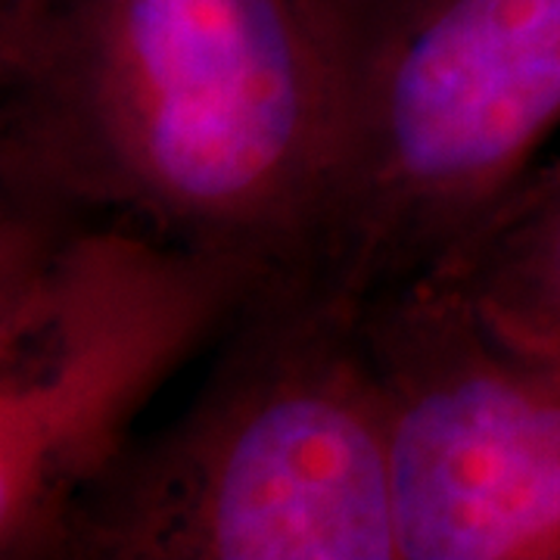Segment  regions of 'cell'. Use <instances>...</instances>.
I'll return each instance as SVG.
<instances>
[{
  "label": "cell",
  "mask_w": 560,
  "mask_h": 560,
  "mask_svg": "<svg viewBox=\"0 0 560 560\" xmlns=\"http://www.w3.org/2000/svg\"><path fill=\"white\" fill-rule=\"evenodd\" d=\"M268 280L109 221L3 197L0 555L54 558L131 418Z\"/></svg>",
  "instance_id": "277c9868"
},
{
  "label": "cell",
  "mask_w": 560,
  "mask_h": 560,
  "mask_svg": "<svg viewBox=\"0 0 560 560\" xmlns=\"http://www.w3.org/2000/svg\"><path fill=\"white\" fill-rule=\"evenodd\" d=\"M427 278L560 361V156L536 165Z\"/></svg>",
  "instance_id": "8992f818"
},
{
  "label": "cell",
  "mask_w": 560,
  "mask_h": 560,
  "mask_svg": "<svg viewBox=\"0 0 560 560\" xmlns=\"http://www.w3.org/2000/svg\"><path fill=\"white\" fill-rule=\"evenodd\" d=\"M399 560H560V361L436 280L361 302Z\"/></svg>",
  "instance_id": "5b68a950"
},
{
  "label": "cell",
  "mask_w": 560,
  "mask_h": 560,
  "mask_svg": "<svg viewBox=\"0 0 560 560\" xmlns=\"http://www.w3.org/2000/svg\"><path fill=\"white\" fill-rule=\"evenodd\" d=\"M377 0H324V7L330 10V16L337 20V25H342L346 20H352L355 13H361L364 7H371Z\"/></svg>",
  "instance_id": "52a82bcc"
},
{
  "label": "cell",
  "mask_w": 560,
  "mask_h": 560,
  "mask_svg": "<svg viewBox=\"0 0 560 560\" xmlns=\"http://www.w3.org/2000/svg\"><path fill=\"white\" fill-rule=\"evenodd\" d=\"M54 558L399 560L361 302L315 275L261 287L184 415L72 499Z\"/></svg>",
  "instance_id": "7a4b0ae2"
},
{
  "label": "cell",
  "mask_w": 560,
  "mask_h": 560,
  "mask_svg": "<svg viewBox=\"0 0 560 560\" xmlns=\"http://www.w3.org/2000/svg\"><path fill=\"white\" fill-rule=\"evenodd\" d=\"M3 197L312 278L346 101L324 0H0Z\"/></svg>",
  "instance_id": "6da1fadb"
},
{
  "label": "cell",
  "mask_w": 560,
  "mask_h": 560,
  "mask_svg": "<svg viewBox=\"0 0 560 560\" xmlns=\"http://www.w3.org/2000/svg\"><path fill=\"white\" fill-rule=\"evenodd\" d=\"M346 101L315 278H427L560 128V0H377L340 25Z\"/></svg>",
  "instance_id": "3957f363"
}]
</instances>
